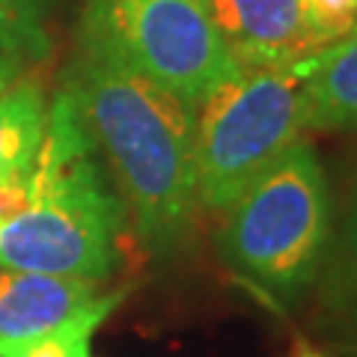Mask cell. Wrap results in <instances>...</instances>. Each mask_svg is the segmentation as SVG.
<instances>
[{
	"mask_svg": "<svg viewBox=\"0 0 357 357\" xmlns=\"http://www.w3.org/2000/svg\"><path fill=\"white\" fill-rule=\"evenodd\" d=\"M238 69H289L312 54L301 0H206Z\"/></svg>",
	"mask_w": 357,
	"mask_h": 357,
	"instance_id": "obj_6",
	"label": "cell"
},
{
	"mask_svg": "<svg viewBox=\"0 0 357 357\" xmlns=\"http://www.w3.org/2000/svg\"><path fill=\"white\" fill-rule=\"evenodd\" d=\"M304 98L292 69H241L194 107L197 203L227 211L301 140Z\"/></svg>",
	"mask_w": 357,
	"mask_h": 357,
	"instance_id": "obj_4",
	"label": "cell"
},
{
	"mask_svg": "<svg viewBox=\"0 0 357 357\" xmlns=\"http://www.w3.org/2000/svg\"><path fill=\"white\" fill-rule=\"evenodd\" d=\"M81 51L146 77L194 107L241 72L206 0H84Z\"/></svg>",
	"mask_w": 357,
	"mask_h": 357,
	"instance_id": "obj_5",
	"label": "cell"
},
{
	"mask_svg": "<svg viewBox=\"0 0 357 357\" xmlns=\"http://www.w3.org/2000/svg\"><path fill=\"white\" fill-rule=\"evenodd\" d=\"M107 298L96 280L0 268V354L69 325Z\"/></svg>",
	"mask_w": 357,
	"mask_h": 357,
	"instance_id": "obj_7",
	"label": "cell"
},
{
	"mask_svg": "<svg viewBox=\"0 0 357 357\" xmlns=\"http://www.w3.org/2000/svg\"><path fill=\"white\" fill-rule=\"evenodd\" d=\"M321 292L337 310H357V188L321 265Z\"/></svg>",
	"mask_w": 357,
	"mask_h": 357,
	"instance_id": "obj_10",
	"label": "cell"
},
{
	"mask_svg": "<svg viewBox=\"0 0 357 357\" xmlns=\"http://www.w3.org/2000/svg\"><path fill=\"white\" fill-rule=\"evenodd\" d=\"M45 119H48V98L39 81L18 77L0 93V178L33 158L45 131Z\"/></svg>",
	"mask_w": 357,
	"mask_h": 357,
	"instance_id": "obj_9",
	"label": "cell"
},
{
	"mask_svg": "<svg viewBox=\"0 0 357 357\" xmlns=\"http://www.w3.org/2000/svg\"><path fill=\"white\" fill-rule=\"evenodd\" d=\"M122 298H126V292H110V298L102 307L84 312L81 319L45 333V337H36L24 345H15V349L3 351L0 357H93L89 354V340H93L96 328L119 307Z\"/></svg>",
	"mask_w": 357,
	"mask_h": 357,
	"instance_id": "obj_11",
	"label": "cell"
},
{
	"mask_svg": "<svg viewBox=\"0 0 357 357\" xmlns=\"http://www.w3.org/2000/svg\"><path fill=\"white\" fill-rule=\"evenodd\" d=\"M24 57H18V54H9V51H0V93L15 84L21 77V69H24Z\"/></svg>",
	"mask_w": 357,
	"mask_h": 357,
	"instance_id": "obj_14",
	"label": "cell"
},
{
	"mask_svg": "<svg viewBox=\"0 0 357 357\" xmlns=\"http://www.w3.org/2000/svg\"><path fill=\"white\" fill-rule=\"evenodd\" d=\"M307 128H357V27L292 63Z\"/></svg>",
	"mask_w": 357,
	"mask_h": 357,
	"instance_id": "obj_8",
	"label": "cell"
},
{
	"mask_svg": "<svg viewBox=\"0 0 357 357\" xmlns=\"http://www.w3.org/2000/svg\"><path fill=\"white\" fill-rule=\"evenodd\" d=\"M333 236L321 161L298 140L259 182L227 208L218 250L241 280L277 304H292L325 265Z\"/></svg>",
	"mask_w": 357,
	"mask_h": 357,
	"instance_id": "obj_3",
	"label": "cell"
},
{
	"mask_svg": "<svg viewBox=\"0 0 357 357\" xmlns=\"http://www.w3.org/2000/svg\"><path fill=\"white\" fill-rule=\"evenodd\" d=\"M0 51L39 60L48 54L45 0H0Z\"/></svg>",
	"mask_w": 357,
	"mask_h": 357,
	"instance_id": "obj_12",
	"label": "cell"
},
{
	"mask_svg": "<svg viewBox=\"0 0 357 357\" xmlns=\"http://www.w3.org/2000/svg\"><path fill=\"white\" fill-rule=\"evenodd\" d=\"M312 48L321 51L357 27V0H301Z\"/></svg>",
	"mask_w": 357,
	"mask_h": 357,
	"instance_id": "obj_13",
	"label": "cell"
},
{
	"mask_svg": "<svg viewBox=\"0 0 357 357\" xmlns=\"http://www.w3.org/2000/svg\"><path fill=\"white\" fill-rule=\"evenodd\" d=\"M66 93L105 155L131 223L149 250H173L194 223V105L105 57L84 54Z\"/></svg>",
	"mask_w": 357,
	"mask_h": 357,
	"instance_id": "obj_2",
	"label": "cell"
},
{
	"mask_svg": "<svg viewBox=\"0 0 357 357\" xmlns=\"http://www.w3.org/2000/svg\"><path fill=\"white\" fill-rule=\"evenodd\" d=\"M126 206L110 194L72 96L48 105L33 158L0 178V268L102 283L119 256Z\"/></svg>",
	"mask_w": 357,
	"mask_h": 357,
	"instance_id": "obj_1",
	"label": "cell"
},
{
	"mask_svg": "<svg viewBox=\"0 0 357 357\" xmlns=\"http://www.w3.org/2000/svg\"><path fill=\"white\" fill-rule=\"evenodd\" d=\"M298 357H325V354H319V351H301Z\"/></svg>",
	"mask_w": 357,
	"mask_h": 357,
	"instance_id": "obj_15",
	"label": "cell"
}]
</instances>
